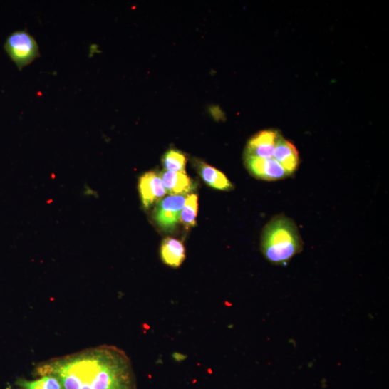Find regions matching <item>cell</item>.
I'll return each mask as SVG.
<instances>
[{
	"label": "cell",
	"mask_w": 389,
	"mask_h": 389,
	"mask_svg": "<svg viewBox=\"0 0 389 389\" xmlns=\"http://www.w3.org/2000/svg\"><path fill=\"white\" fill-rule=\"evenodd\" d=\"M17 384L26 389H63L58 378L52 375H43L35 380L21 379Z\"/></svg>",
	"instance_id": "cell-12"
},
{
	"label": "cell",
	"mask_w": 389,
	"mask_h": 389,
	"mask_svg": "<svg viewBox=\"0 0 389 389\" xmlns=\"http://www.w3.org/2000/svg\"><path fill=\"white\" fill-rule=\"evenodd\" d=\"M160 175L170 196H186L193 187L191 180L185 173L164 171Z\"/></svg>",
	"instance_id": "cell-9"
},
{
	"label": "cell",
	"mask_w": 389,
	"mask_h": 389,
	"mask_svg": "<svg viewBox=\"0 0 389 389\" xmlns=\"http://www.w3.org/2000/svg\"><path fill=\"white\" fill-rule=\"evenodd\" d=\"M197 167L204 181L209 186L215 189L227 191L234 188L226 175L219 170L203 162H198Z\"/></svg>",
	"instance_id": "cell-10"
},
{
	"label": "cell",
	"mask_w": 389,
	"mask_h": 389,
	"mask_svg": "<svg viewBox=\"0 0 389 389\" xmlns=\"http://www.w3.org/2000/svg\"><path fill=\"white\" fill-rule=\"evenodd\" d=\"M186 162L183 154L173 150L167 152L162 160L167 171L182 173H185Z\"/></svg>",
	"instance_id": "cell-13"
},
{
	"label": "cell",
	"mask_w": 389,
	"mask_h": 389,
	"mask_svg": "<svg viewBox=\"0 0 389 389\" xmlns=\"http://www.w3.org/2000/svg\"><path fill=\"white\" fill-rule=\"evenodd\" d=\"M34 375L54 376L63 389H137L131 360L113 346L50 359L39 363Z\"/></svg>",
	"instance_id": "cell-1"
},
{
	"label": "cell",
	"mask_w": 389,
	"mask_h": 389,
	"mask_svg": "<svg viewBox=\"0 0 389 389\" xmlns=\"http://www.w3.org/2000/svg\"><path fill=\"white\" fill-rule=\"evenodd\" d=\"M139 190L145 209L161 200L167 192L160 175L155 172H147L140 177Z\"/></svg>",
	"instance_id": "cell-6"
},
{
	"label": "cell",
	"mask_w": 389,
	"mask_h": 389,
	"mask_svg": "<svg viewBox=\"0 0 389 389\" xmlns=\"http://www.w3.org/2000/svg\"><path fill=\"white\" fill-rule=\"evenodd\" d=\"M261 249L272 264H287L303 249V242L295 223L283 215L273 219L264 231Z\"/></svg>",
	"instance_id": "cell-2"
},
{
	"label": "cell",
	"mask_w": 389,
	"mask_h": 389,
	"mask_svg": "<svg viewBox=\"0 0 389 389\" xmlns=\"http://www.w3.org/2000/svg\"><path fill=\"white\" fill-rule=\"evenodd\" d=\"M290 175L274 158L266 160L264 180L276 181L289 177Z\"/></svg>",
	"instance_id": "cell-14"
},
{
	"label": "cell",
	"mask_w": 389,
	"mask_h": 389,
	"mask_svg": "<svg viewBox=\"0 0 389 389\" xmlns=\"http://www.w3.org/2000/svg\"><path fill=\"white\" fill-rule=\"evenodd\" d=\"M186 198L187 196H170L158 202L153 219L162 230L170 232L176 228Z\"/></svg>",
	"instance_id": "cell-4"
},
{
	"label": "cell",
	"mask_w": 389,
	"mask_h": 389,
	"mask_svg": "<svg viewBox=\"0 0 389 389\" xmlns=\"http://www.w3.org/2000/svg\"><path fill=\"white\" fill-rule=\"evenodd\" d=\"M281 136L276 131H263L255 135L249 142L246 157H254L264 160L274 157L276 144Z\"/></svg>",
	"instance_id": "cell-5"
},
{
	"label": "cell",
	"mask_w": 389,
	"mask_h": 389,
	"mask_svg": "<svg viewBox=\"0 0 389 389\" xmlns=\"http://www.w3.org/2000/svg\"><path fill=\"white\" fill-rule=\"evenodd\" d=\"M199 210V197L196 194H190L182 208L180 220L186 229L196 226Z\"/></svg>",
	"instance_id": "cell-11"
},
{
	"label": "cell",
	"mask_w": 389,
	"mask_h": 389,
	"mask_svg": "<svg viewBox=\"0 0 389 389\" xmlns=\"http://www.w3.org/2000/svg\"><path fill=\"white\" fill-rule=\"evenodd\" d=\"M160 255L162 262L174 269L179 268L185 259V248L179 239L167 237L161 245Z\"/></svg>",
	"instance_id": "cell-7"
},
{
	"label": "cell",
	"mask_w": 389,
	"mask_h": 389,
	"mask_svg": "<svg viewBox=\"0 0 389 389\" xmlns=\"http://www.w3.org/2000/svg\"><path fill=\"white\" fill-rule=\"evenodd\" d=\"M291 175L298 169L299 165V152L295 146L281 137L279 140L274 153V157Z\"/></svg>",
	"instance_id": "cell-8"
},
{
	"label": "cell",
	"mask_w": 389,
	"mask_h": 389,
	"mask_svg": "<svg viewBox=\"0 0 389 389\" xmlns=\"http://www.w3.org/2000/svg\"><path fill=\"white\" fill-rule=\"evenodd\" d=\"M4 48L19 71L40 56L38 45L26 31H16L6 39Z\"/></svg>",
	"instance_id": "cell-3"
}]
</instances>
